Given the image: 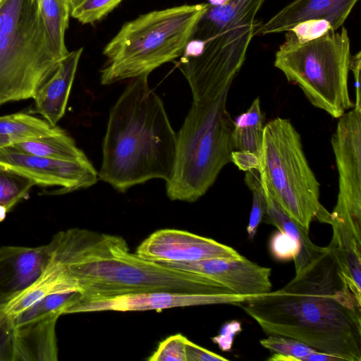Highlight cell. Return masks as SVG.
<instances>
[{
    "mask_svg": "<svg viewBox=\"0 0 361 361\" xmlns=\"http://www.w3.org/2000/svg\"><path fill=\"white\" fill-rule=\"evenodd\" d=\"M13 336L12 318L0 306V361H13Z\"/></svg>",
    "mask_w": 361,
    "mask_h": 361,
    "instance_id": "4dcf8cb0",
    "label": "cell"
},
{
    "mask_svg": "<svg viewBox=\"0 0 361 361\" xmlns=\"http://www.w3.org/2000/svg\"><path fill=\"white\" fill-rule=\"evenodd\" d=\"M176 269L202 275L232 293L255 297L271 291V269L245 257L211 258L191 262H157Z\"/></svg>",
    "mask_w": 361,
    "mask_h": 361,
    "instance_id": "4fadbf2b",
    "label": "cell"
},
{
    "mask_svg": "<svg viewBox=\"0 0 361 361\" xmlns=\"http://www.w3.org/2000/svg\"><path fill=\"white\" fill-rule=\"evenodd\" d=\"M264 116L261 110L259 99L256 98L250 108L233 121V150L250 152L256 155L260 161L264 130Z\"/></svg>",
    "mask_w": 361,
    "mask_h": 361,
    "instance_id": "ffe728a7",
    "label": "cell"
},
{
    "mask_svg": "<svg viewBox=\"0 0 361 361\" xmlns=\"http://www.w3.org/2000/svg\"><path fill=\"white\" fill-rule=\"evenodd\" d=\"M242 330V324L239 321H228L222 325L219 334L212 338V341L222 351L229 352L232 349L235 336Z\"/></svg>",
    "mask_w": 361,
    "mask_h": 361,
    "instance_id": "1f68e13d",
    "label": "cell"
},
{
    "mask_svg": "<svg viewBox=\"0 0 361 361\" xmlns=\"http://www.w3.org/2000/svg\"><path fill=\"white\" fill-rule=\"evenodd\" d=\"M34 185L27 176L0 164V222Z\"/></svg>",
    "mask_w": 361,
    "mask_h": 361,
    "instance_id": "cb8c5ba5",
    "label": "cell"
},
{
    "mask_svg": "<svg viewBox=\"0 0 361 361\" xmlns=\"http://www.w3.org/2000/svg\"><path fill=\"white\" fill-rule=\"evenodd\" d=\"M209 4H185L155 10L124 23L106 45L101 83L148 76L183 54L195 27Z\"/></svg>",
    "mask_w": 361,
    "mask_h": 361,
    "instance_id": "5b68a950",
    "label": "cell"
},
{
    "mask_svg": "<svg viewBox=\"0 0 361 361\" xmlns=\"http://www.w3.org/2000/svg\"><path fill=\"white\" fill-rule=\"evenodd\" d=\"M51 252V241L37 247H0V306L5 307L39 279Z\"/></svg>",
    "mask_w": 361,
    "mask_h": 361,
    "instance_id": "5bb4252c",
    "label": "cell"
},
{
    "mask_svg": "<svg viewBox=\"0 0 361 361\" xmlns=\"http://www.w3.org/2000/svg\"><path fill=\"white\" fill-rule=\"evenodd\" d=\"M361 67V52L359 51L357 54L351 56L350 70L352 71L355 78V103L354 108L361 110V96L360 89V77Z\"/></svg>",
    "mask_w": 361,
    "mask_h": 361,
    "instance_id": "e575fe53",
    "label": "cell"
},
{
    "mask_svg": "<svg viewBox=\"0 0 361 361\" xmlns=\"http://www.w3.org/2000/svg\"><path fill=\"white\" fill-rule=\"evenodd\" d=\"M82 48L68 52L35 97L32 114L41 115L52 126L63 116Z\"/></svg>",
    "mask_w": 361,
    "mask_h": 361,
    "instance_id": "2e32d148",
    "label": "cell"
},
{
    "mask_svg": "<svg viewBox=\"0 0 361 361\" xmlns=\"http://www.w3.org/2000/svg\"><path fill=\"white\" fill-rule=\"evenodd\" d=\"M287 32L276 53L274 66L302 90L314 106L340 118L355 106L348 86L351 54L347 29L306 42Z\"/></svg>",
    "mask_w": 361,
    "mask_h": 361,
    "instance_id": "52a82bcc",
    "label": "cell"
},
{
    "mask_svg": "<svg viewBox=\"0 0 361 361\" xmlns=\"http://www.w3.org/2000/svg\"><path fill=\"white\" fill-rule=\"evenodd\" d=\"M300 361H345L343 357L327 353L315 351L300 358Z\"/></svg>",
    "mask_w": 361,
    "mask_h": 361,
    "instance_id": "d590c367",
    "label": "cell"
},
{
    "mask_svg": "<svg viewBox=\"0 0 361 361\" xmlns=\"http://www.w3.org/2000/svg\"><path fill=\"white\" fill-rule=\"evenodd\" d=\"M63 130L28 113L0 116V149L27 140L56 135Z\"/></svg>",
    "mask_w": 361,
    "mask_h": 361,
    "instance_id": "d6986e66",
    "label": "cell"
},
{
    "mask_svg": "<svg viewBox=\"0 0 361 361\" xmlns=\"http://www.w3.org/2000/svg\"><path fill=\"white\" fill-rule=\"evenodd\" d=\"M259 343L274 353L291 357L293 361H300L301 357L317 351L301 341L279 335H269L261 339Z\"/></svg>",
    "mask_w": 361,
    "mask_h": 361,
    "instance_id": "4316f807",
    "label": "cell"
},
{
    "mask_svg": "<svg viewBox=\"0 0 361 361\" xmlns=\"http://www.w3.org/2000/svg\"><path fill=\"white\" fill-rule=\"evenodd\" d=\"M176 133L148 76L131 79L111 109L99 179L124 192L152 179L168 180Z\"/></svg>",
    "mask_w": 361,
    "mask_h": 361,
    "instance_id": "3957f363",
    "label": "cell"
},
{
    "mask_svg": "<svg viewBox=\"0 0 361 361\" xmlns=\"http://www.w3.org/2000/svg\"><path fill=\"white\" fill-rule=\"evenodd\" d=\"M135 254L154 262H191L243 257L234 248L212 238L176 229L154 232L140 244Z\"/></svg>",
    "mask_w": 361,
    "mask_h": 361,
    "instance_id": "7c38bea8",
    "label": "cell"
},
{
    "mask_svg": "<svg viewBox=\"0 0 361 361\" xmlns=\"http://www.w3.org/2000/svg\"><path fill=\"white\" fill-rule=\"evenodd\" d=\"M61 61L37 0H0V106L33 99Z\"/></svg>",
    "mask_w": 361,
    "mask_h": 361,
    "instance_id": "8992f818",
    "label": "cell"
},
{
    "mask_svg": "<svg viewBox=\"0 0 361 361\" xmlns=\"http://www.w3.org/2000/svg\"><path fill=\"white\" fill-rule=\"evenodd\" d=\"M55 56L62 60L68 53L65 34L70 15L69 0H37Z\"/></svg>",
    "mask_w": 361,
    "mask_h": 361,
    "instance_id": "7402d4cb",
    "label": "cell"
},
{
    "mask_svg": "<svg viewBox=\"0 0 361 361\" xmlns=\"http://www.w3.org/2000/svg\"><path fill=\"white\" fill-rule=\"evenodd\" d=\"M0 164L32 179L35 185L58 186L49 194L62 195L95 184L99 175L89 161L60 160L25 153L9 146L0 149Z\"/></svg>",
    "mask_w": 361,
    "mask_h": 361,
    "instance_id": "30bf717a",
    "label": "cell"
},
{
    "mask_svg": "<svg viewBox=\"0 0 361 361\" xmlns=\"http://www.w3.org/2000/svg\"><path fill=\"white\" fill-rule=\"evenodd\" d=\"M245 182L252 192V205L247 226L248 238L254 239L259 225L263 220L267 201L265 190L262 185L259 170L245 171Z\"/></svg>",
    "mask_w": 361,
    "mask_h": 361,
    "instance_id": "d4e9b609",
    "label": "cell"
},
{
    "mask_svg": "<svg viewBox=\"0 0 361 361\" xmlns=\"http://www.w3.org/2000/svg\"><path fill=\"white\" fill-rule=\"evenodd\" d=\"M47 269H48V267H47ZM48 271H49V269H48ZM49 272H50V271H49ZM50 273H51V272H50ZM51 275H52V274H51ZM52 276H53V275H52ZM54 282H55V280H54ZM55 285H56V283H55ZM59 287H60V288H61L62 289H63V288L62 287H61V286H59ZM63 290H64V289H63ZM67 291H68V290H67Z\"/></svg>",
    "mask_w": 361,
    "mask_h": 361,
    "instance_id": "74e56055",
    "label": "cell"
},
{
    "mask_svg": "<svg viewBox=\"0 0 361 361\" xmlns=\"http://www.w3.org/2000/svg\"><path fill=\"white\" fill-rule=\"evenodd\" d=\"M254 297L234 293H175L144 292L98 298H78L64 314L103 311H162L190 306L228 304L239 305Z\"/></svg>",
    "mask_w": 361,
    "mask_h": 361,
    "instance_id": "8fae6325",
    "label": "cell"
},
{
    "mask_svg": "<svg viewBox=\"0 0 361 361\" xmlns=\"http://www.w3.org/2000/svg\"><path fill=\"white\" fill-rule=\"evenodd\" d=\"M185 79L192 102L176 133L175 163L166 188L171 200L194 202L231 162L233 120L226 102L232 82L200 77Z\"/></svg>",
    "mask_w": 361,
    "mask_h": 361,
    "instance_id": "277c9868",
    "label": "cell"
},
{
    "mask_svg": "<svg viewBox=\"0 0 361 361\" xmlns=\"http://www.w3.org/2000/svg\"><path fill=\"white\" fill-rule=\"evenodd\" d=\"M265 195L267 206L262 221L290 235L299 244V252L293 260L298 274L319 257L326 247L315 245L309 237V231L292 219L266 190Z\"/></svg>",
    "mask_w": 361,
    "mask_h": 361,
    "instance_id": "ac0fdd59",
    "label": "cell"
},
{
    "mask_svg": "<svg viewBox=\"0 0 361 361\" xmlns=\"http://www.w3.org/2000/svg\"><path fill=\"white\" fill-rule=\"evenodd\" d=\"M290 31L294 34L300 42H306L334 30L328 21L322 19H312L295 25Z\"/></svg>",
    "mask_w": 361,
    "mask_h": 361,
    "instance_id": "f546056e",
    "label": "cell"
},
{
    "mask_svg": "<svg viewBox=\"0 0 361 361\" xmlns=\"http://www.w3.org/2000/svg\"><path fill=\"white\" fill-rule=\"evenodd\" d=\"M231 161L243 171L259 170L260 167L259 159L247 152L233 150L231 153Z\"/></svg>",
    "mask_w": 361,
    "mask_h": 361,
    "instance_id": "836d02e7",
    "label": "cell"
},
{
    "mask_svg": "<svg viewBox=\"0 0 361 361\" xmlns=\"http://www.w3.org/2000/svg\"><path fill=\"white\" fill-rule=\"evenodd\" d=\"M259 172L264 190L305 229L309 231L314 219L331 224L300 135L288 119L279 117L264 125Z\"/></svg>",
    "mask_w": 361,
    "mask_h": 361,
    "instance_id": "ba28073f",
    "label": "cell"
},
{
    "mask_svg": "<svg viewBox=\"0 0 361 361\" xmlns=\"http://www.w3.org/2000/svg\"><path fill=\"white\" fill-rule=\"evenodd\" d=\"M269 250L277 260H294L299 252L300 246L293 237L279 230L270 238Z\"/></svg>",
    "mask_w": 361,
    "mask_h": 361,
    "instance_id": "f1b7e54d",
    "label": "cell"
},
{
    "mask_svg": "<svg viewBox=\"0 0 361 361\" xmlns=\"http://www.w3.org/2000/svg\"><path fill=\"white\" fill-rule=\"evenodd\" d=\"M186 361H227L229 360L217 353L204 348L187 340L185 344Z\"/></svg>",
    "mask_w": 361,
    "mask_h": 361,
    "instance_id": "d6a6232c",
    "label": "cell"
},
{
    "mask_svg": "<svg viewBox=\"0 0 361 361\" xmlns=\"http://www.w3.org/2000/svg\"><path fill=\"white\" fill-rule=\"evenodd\" d=\"M49 267L57 284L80 298L128 293H232L209 279L148 261L130 251L121 236L73 228L51 239Z\"/></svg>",
    "mask_w": 361,
    "mask_h": 361,
    "instance_id": "7a4b0ae2",
    "label": "cell"
},
{
    "mask_svg": "<svg viewBox=\"0 0 361 361\" xmlns=\"http://www.w3.org/2000/svg\"><path fill=\"white\" fill-rule=\"evenodd\" d=\"M11 147L25 153L55 159L75 161L87 158L65 130L20 142Z\"/></svg>",
    "mask_w": 361,
    "mask_h": 361,
    "instance_id": "44dd1931",
    "label": "cell"
},
{
    "mask_svg": "<svg viewBox=\"0 0 361 361\" xmlns=\"http://www.w3.org/2000/svg\"><path fill=\"white\" fill-rule=\"evenodd\" d=\"M123 0H69L70 15L82 24L104 18Z\"/></svg>",
    "mask_w": 361,
    "mask_h": 361,
    "instance_id": "484cf974",
    "label": "cell"
},
{
    "mask_svg": "<svg viewBox=\"0 0 361 361\" xmlns=\"http://www.w3.org/2000/svg\"><path fill=\"white\" fill-rule=\"evenodd\" d=\"M238 306L267 335L361 361V301L349 288L331 243L285 286Z\"/></svg>",
    "mask_w": 361,
    "mask_h": 361,
    "instance_id": "6da1fadb",
    "label": "cell"
},
{
    "mask_svg": "<svg viewBox=\"0 0 361 361\" xmlns=\"http://www.w3.org/2000/svg\"><path fill=\"white\" fill-rule=\"evenodd\" d=\"M54 315L14 326L13 361H56L58 345Z\"/></svg>",
    "mask_w": 361,
    "mask_h": 361,
    "instance_id": "e0dca14e",
    "label": "cell"
},
{
    "mask_svg": "<svg viewBox=\"0 0 361 361\" xmlns=\"http://www.w3.org/2000/svg\"><path fill=\"white\" fill-rule=\"evenodd\" d=\"M358 0H293L265 23L257 27L255 35L288 31L308 20L328 21L333 30L343 25Z\"/></svg>",
    "mask_w": 361,
    "mask_h": 361,
    "instance_id": "9a60e30c",
    "label": "cell"
},
{
    "mask_svg": "<svg viewBox=\"0 0 361 361\" xmlns=\"http://www.w3.org/2000/svg\"><path fill=\"white\" fill-rule=\"evenodd\" d=\"M80 295L81 294L78 291L59 292L46 295L12 317L13 326L15 327L22 326L54 315L59 317L63 315L66 310Z\"/></svg>",
    "mask_w": 361,
    "mask_h": 361,
    "instance_id": "603a6c76",
    "label": "cell"
},
{
    "mask_svg": "<svg viewBox=\"0 0 361 361\" xmlns=\"http://www.w3.org/2000/svg\"><path fill=\"white\" fill-rule=\"evenodd\" d=\"M188 338L181 334L167 337L159 343L148 361H186L185 344Z\"/></svg>",
    "mask_w": 361,
    "mask_h": 361,
    "instance_id": "83f0119b",
    "label": "cell"
},
{
    "mask_svg": "<svg viewBox=\"0 0 361 361\" xmlns=\"http://www.w3.org/2000/svg\"><path fill=\"white\" fill-rule=\"evenodd\" d=\"M331 145L338 172V193L331 224L361 236V110L354 108L338 118Z\"/></svg>",
    "mask_w": 361,
    "mask_h": 361,
    "instance_id": "9c48e42d",
    "label": "cell"
},
{
    "mask_svg": "<svg viewBox=\"0 0 361 361\" xmlns=\"http://www.w3.org/2000/svg\"><path fill=\"white\" fill-rule=\"evenodd\" d=\"M209 4L212 6H221L226 4L228 0H208Z\"/></svg>",
    "mask_w": 361,
    "mask_h": 361,
    "instance_id": "8d00e7d4",
    "label": "cell"
}]
</instances>
